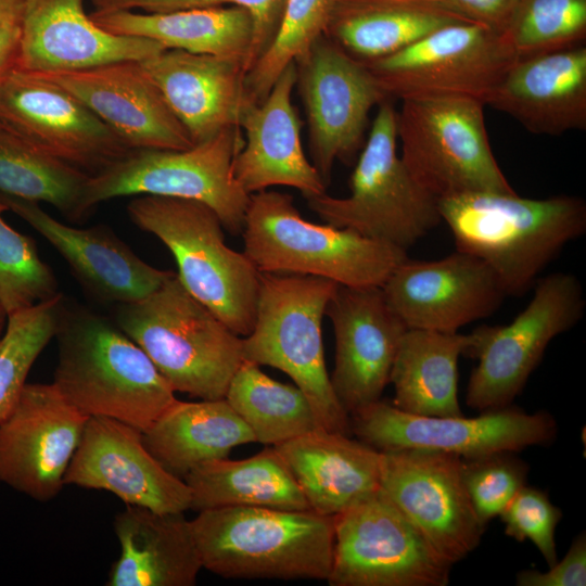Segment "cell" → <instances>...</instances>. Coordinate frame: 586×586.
Wrapping results in <instances>:
<instances>
[{"mask_svg":"<svg viewBox=\"0 0 586 586\" xmlns=\"http://www.w3.org/2000/svg\"><path fill=\"white\" fill-rule=\"evenodd\" d=\"M456 23L475 22L446 0H335L324 36L366 63Z\"/></svg>","mask_w":586,"mask_h":586,"instance_id":"obj_30","label":"cell"},{"mask_svg":"<svg viewBox=\"0 0 586 586\" xmlns=\"http://www.w3.org/2000/svg\"><path fill=\"white\" fill-rule=\"evenodd\" d=\"M462 479L472 506L485 525L525 485L528 464L511 451L461 458Z\"/></svg>","mask_w":586,"mask_h":586,"instance_id":"obj_41","label":"cell"},{"mask_svg":"<svg viewBox=\"0 0 586 586\" xmlns=\"http://www.w3.org/2000/svg\"><path fill=\"white\" fill-rule=\"evenodd\" d=\"M294 64L310 162L328 182L336 161L349 163L360 152L371 110L390 98L364 63L324 35Z\"/></svg>","mask_w":586,"mask_h":586,"instance_id":"obj_15","label":"cell"},{"mask_svg":"<svg viewBox=\"0 0 586 586\" xmlns=\"http://www.w3.org/2000/svg\"><path fill=\"white\" fill-rule=\"evenodd\" d=\"M191 509L265 507L310 510L301 488L273 446L240 460L213 459L184 477Z\"/></svg>","mask_w":586,"mask_h":586,"instance_id":"obj_34","label":"cell"},{"mask_svg":"<svg viewBox=\"0 0 586 586\" xmlns=\"http://www.w3.org/2000/svg\"><path fill=\"white\" fill-rule=\"evenodd\" d=\"M202 568L227 578L327 581L334 517L313 510L222 507L191 521Z\"/></svg>","mask_w":586,"mask_h":586,"instance_id":"obj_3","label":"cell"},{"mask_svg":"<svg viewBox=\"0 0 586 586\" xmlns=\"http://www.w3.org/2000/svg\"><path fill=\"white\" fill-rule=\"evenodd\" d=\"M88 418L53 383H26L0 423V481L39 501L58 496Z\"/></svg>","mask_w":586,"mask_h":586,"instance_id":"obj_18","label":"cell"},{"mask_svg":"<svg viewBox=\"0 0 586 586\" xmlns=\"http://www.w3.org/2000/svg\"><path fill=\"white\" fill-rule=\"evenodd\" d=\"M0 202V302L8 315L48 301L58 294V281L27 235L3 219Z\"/></svg>","mask_w":586,"mask_h":586,"instance_id":"obj_40","label":"cell"},{"mask_svg":"<svg viewBox=\"0 0 586 586\" xmlns=\"http://www.w3.org/2000/svg\"><path fill=\"white\" fill-rule=\"evenodd\" d=\"M54 337L53 384L87 417L112 418L144 431L175 391L115 322L64 301Z\"/></svg>","mask_w":586,"mask_h":586,"instance_id":"obj_2","label":"cell"},{"mask_svg":"<svg viewBox=\"0 0 586 586\" xmlns=\"http://www.w3.org/2000/svg\"><path fill=\"white\" fill-rule=\"evenodd\" d=\"M244 254L260 273L329 279L346 286H382L407 251L349 228L305 219L292 195L250 194L242 230Z\"/></svg>","mask_w":586,"mask_h":586,"instance_id":"obj_4","label":"cell"},{"mask_svg":"<svg viewBox=\"0 0 586 586\" xmlns=\"http://www.w3.org/2000/svg\"><path fill=\"white\" fill-rule=\"evenodd\" d=\"M501 34L518 59L584 44L586 0H520Z\"/></svg>","mask_w":586,"mask_h":586,"instance_id":"obj_39","label":"cell"},{"mask_svg":"<svg viewBox=\"0 0 586 586\" xmlns=\"http://www.w3.org/2000/svg\"><path fill=\"white\" fill-rule=\"evenodd\" d=\"M517 60L501 33L480 23H456L364 64L388 98L464 97L486 105Z\"/></svg>","mask_w":586,"mask_h":586,"instance_id":"obj_13","label":"cell"},{"mask_svg":"<svg viewBox=\"0 0 586 586\" xmlns=\"http://www.w3.org/2000/svg\"><path fill=\"white\" fill-rule=\"evenodd\" d=\"M64 485L111 492L126 505L184 512L191 491L146 449L142 431L106 417H89Z\"/></svg>","mask_w":586,"mask_h":586,"instance_id":"obj_21","label":"cell"},{"mask_svg":"<svg viewBox=\"0 0 586 586\" xmlns=\"http://www.w3.org/2000/svg\"><path fill=\"white\" fill-rule=\"evenodd\" d=\"M337 285L321 277L260 273L255 320L242 336V354L288 374L321 426L348 435L351 417L332 388L322 342V320Z\"/></svg>","mask_w":586,"mask_h":586,"instance_id":"obj_7","label":"cell"},{"mask_svg":"<svg viewBox=\"0 0 586 586\" xmlns=\"http://www.w3.org/2000/svg\"><path fill=\"white\" fill-rule=\"evenodd\" d=\"M8 319H9V315H8L5 308L3 307V305L0 302V340L2 339V336H3L4 332H5L7 324H8Z\"/></svg>","mask_w":586,"mask_h":586,"instance_id":"obj_48","label":"cell"},{"mask_svg":"<svg viewBox=\"0 0 586 586\" xmlns=\"http://www.w3.org/2000/svg\"><path fill=\"white\" fill-rule=\"evenodd\" d=\"M535 135L586 128V47L518 59L486 100Z\"/></svg>","mask_w":586,"mask_h":586,"instance_id":"obj_27","label":"cell"},{"mask_svg":"<svg viewBox=\"0 0 586 586\" xmlns=\"http://www.w3.org/2000/svg\"><path fill=\"white\" fill-rule=\"evenodd\" d=\"M457 251L483 260L508 295H523L564 246L586 231L579 196L470 192L438 200Z\"/></svg>","mask_w":586,"mask_h":586,"instance_id":"obj_1","label":"cell"},{"mask_svg":"<svg viewBox=\"0 0 586 586\" xmlns=\"http://www.w3.org/2000/svg\"><path fill=\"white\" fill-rule=\"evenodd\" d=\"M114 322L175 392L225 398L244 360L242 336L193 297L176 273L145 297L119 304Z\"/></svg>","mask_w":586,"mask_h":586,"instance_id":"obj_5","label":"cell"},{"mask_svg":"<svg viewBox=\"0 0 586 586\" xmlns=\"http://www.w3.org/2000/svg\"><path fill=\"white\" fill-rule=\"evenodd\" d=\"M144 446L171 474L183 477L198 464L227 458L255 436L226 398H176L144 431Z\"/></svg>","mask_w":586,"mask_h":586,"instance_id":"obj_32","label":"cell"},{"mask_svg":"<svg viewBox=\"0 0 586 586\" xmlns=\"http://www.w3.org/2000/svg\"><path fill=\"white\" fill-rule=\"evenodd\" d=\"M243 144L238 126L184 150L133 149L89 175L84 215L97 204L129 195L194 200L213 208L232 234L242 233L250 194L237 182L232 164Z\"/></svg>","mask_w":586,"mask_h":586,"instance_id":"obj_10","label":"cell"},{"mask_svg":"<svg viewBox=\"0 0 586 586\" xmlns=\"http://www.w3.org/2000/svg\"><path fill=\"white\" fill-rule=\"evenodd\" d=\"M380 453V488L432 547L451 564L472 552L486 525L466 489L461 458L426 449Z\"/></svg>","mask_w":586,"mask_h":586,"instance_id":"obj_17","label":"cell"},{"mask_svg":"<svg viewBox=\"0 0 586 586\" xmlns=\"http://www.w3.org/2000/svg\"><path fill=\"white\" fill-rule=\"evenodd\" d=\"M295 82L293 62L266 98L249 104L241 115L243 144L233 160L232 173L249 194L276 186L294 188L305 198L326 193L327 182L302 146L301 122L292 103Z\"/></svg>","mask_w":586,"mask_h":586,"instance_id":"obj_25","label":"cell"},{"mask_svg":"<svg viewBox=\"0 0 586 586\" xmlns=\"http://www.w3.org/2000/svg\"><path fill=\"white\" fill-rule=\"evenodd\" d=\"M583 285L572 273L553 272L535 282L526 307L506 326H481L470 334L466 356L477 360L466 404L479 412L512 404L550 342L583 317Z\"/></svg>","mask_w":586,"mask_h":586,"instance_id":"obj_11","label":"cell"},{"mask_svg":"<svg viewBox=\"0 0 586 586\" xmlns=\"http://www.w3.org/2000/svg\"><path fill=\"white\" fill-rule=\"evenodd\" d=\"M89 175L49 156L0 128V192L46 202L71 219L84 216L81 200Z\"/></svg>","mask_w":586,"mask_h":586,"instance_id":"obj_36","label":"cell"},{"mask_svg":"<svg viewBox=\"0 0 586 586\" xmlns=\"http://www.w3.org/2000/svg\"><path fill=\"white\" fill-rule=\"evenodd\" d=\"M484 106L464 97H421L402 100L396 110L399 156L413 179L437 200L470 192H515L489 145Z\"/></svg>","mask_w":586,"mask_h":586,"instance_id":"obj_9","label":"cell"},{"mask_svg":"<svg viewBox=\"0 0 586 586\" xmlns=\"http://www.w3.org/2000/svg\"><path fill=\"white\" fill-rule=\"evenodd\" d=\"M326 316L333 326L332 388L349 413L381 398L408 329L385 301L381 286L337 285Z\"/></svg>","mask_w":586,"mask_h":586,"instance_id":"obj_20","label":"cell"},{"mask_svg":"<svg viewBox=\"0 0 586 586\" xmlns=\"http://www.w3.org/2000/svg\"><path fill=\"white\" fill-rule=\"evenodd\" d=\"M335 0H286L277 34L246 72L250 103H260L275 81L298 56L324 35Z\"/></svg>","mask_w":586,"mask_h":586,"instance_id":"obj_38","label":"cell"},{"mask_svg":"<svg viewBox=\"0 0 586 586\" xmlns=\"http://www.w3.org/2000/svg\"><path fill=\"white\" fill-rule=\"evenodd\" d=\"M133 225L173 254L186 290L240 336L253 328L260 272L244 252L229 247L208 205L187 199L137 195L127 205Z\"/></svg>","mask_w":586,"mask_h":586,"instance_id":"obj_6","label":"cell"},{"mask_svg":"<svg viewBox=\"0 0 586 586\" xmlns=\"http://www.w3.org/2000/svg\"><path fill=\"white\" fill-rule=\"evenodd\" d=\"M38 74L76 97L131 150H184L193 145L139 61Z\"/></svg>","mask_w":586,"mask_h":586,"instance_id":"obj_23","label":"cell"},{"mask_svg":"<svg viewBox=\"0 0 586 586\" xmlns=\"http://www.w3.org/2000/svg\"><path fill=\"white\" fill-rule=\"evenodd\" d=\"M314 512L335 517L380 489L381 453L324 429L275 445Z\"/></svg>","mask_w":586,"mask_h":586,"instance_id":"obj_28","label":"cell"},{"mask_svg":"<svg viewBox=\"0 0 586 586\" xmlns=\"http://www.w3.org/2000/svg\"><path fill=\"white\" fill-rule=\"evenodd\" d=\"M92 21L116 35L138 36L165 49L241 59L246 68L254 40L252 15L240 7L195 8L161 13L93 11Z\"/></svg>","mask_w":586,"mask_h":586,"instance_id":"obj_31","label":"cell"},{"mask_svg":"<svg viewBox=\"0 0 586 586\" xmlns=\"http://www.w3.org/2000/svg\"><path fill=\"white\" fill-rule=\"evenodd\" d=\"M20 0H0V24L18 23Z\"/></svg>","mask_w":586,"mask_h":586,"instance_id":"obj_47","label":"cell"},{"mask_svg":"<svg viewBox=\"0 0 586 586\" xmlns=\"http://www.w3.org/2000/svg\"><path fill=\"white\" fill-rule=\"evenodd\" d=\"M349 417L352 433L379 451L426 449L474 458L546 446L558 434L557 421L549 412L527 413L512 404L475 417H425L380 398Z\"/></svg>","mask_w":586,"mask_h":586,"instance_id":"obj_14","label":"cell"},{"mask_svg":"<svg viewBox=\"0 0 586 586\" xmlns=\"http://www.w3.org/2000/svg\"><path fill=\"white\" fill-rule=\"evenodd\" d=\"M225 398L256 443L275 446L323 429L302 390L270 378L246 360L233 374Z\"/></svg>","mask_w":586,"mask_h":586,"instance_id":"obj_35","label":"cell"},{"mask_svg":"<svg viewBox=\"0 0 586 586\" xmlns=\"http://www.w3.org/2000/svg\"><path fill=\"white\" fill-rule=\"evenodd\" d=\"M120 545L109 586H192L202 562L183 512L126 505L114 519Z\"/></svg>","mask_w":586,"mask_h":586,"instance_id":"obj_29","label":"cell"},{"mask_svg":"<svg viewBox=\"0 0 586 586\" xmlns=\"http://www.w3.org/2000/svg\"><path fill=\"white\" fill-rule=\"evenodd\" d=\"M0 202L40 233L84 289L101 302L119 305L141 300L175 273L145 263L105 226L71 227L37 202L1 192Z\"/></svg>","mask_w":586,"mask_h":586,"instance_id":"obj_24","label":"cell"},{"mask_svg":"<svg viewBox=\"0 0 586 586\" xmlns=\"http://www.w3.org/2000/svg\"><path fill=\"white\" fill-rule=\"evenodd\" d=\"M475 23L502 33L520 0H446Z\"/></svg>","mask_w":586,"mask_h":586,"instance_id":"obj_45","label":"cell"},{"mask_svg":"<svg viewBox=\"0 0 586 586\" xmlns=\"http://www.w3.org/2000/svg\"><path fill=\"white\" fill-rule=\"evenodd\" d=\"M545 572L522 570L515 575L518 586H585L586 585V535L579 533L560 560Z\"/></svg>","mask_w":586,"mask_h":586,"instance_id":"obj_44","label":"cell"},{"mask_svg":"<svg viewBox=\"0 0 586 586\" xmlns=\"http://www.w3.org/2000/svg\"><path fill=\"white\" fill-rule=\"evenodd\" d=\"M17 68L61 73L119 61H142L165 47L138 36L116 35L98 26L84 0H20Z\"/></svg>","mask_w":586,"mask_h":586,"instance_id":"obj_22","label":"cell"},{"mask_svg":"<svg viewBox=\"0 0 586 586\" xmlns=\"http://www.w3.org/2000/svg\"><path fill=\"white\" fill-rule=\"evenodd\" d=\"M64 301L60 293L9 315L0 340V423L15 407L34 362L54 337Z\"/></svg>","mask_w":586,"mask_h":586,"instance_id":"obj_37","label":"cell"},{"mask_svg":"<svg viewBox=\"0 0 586 586\" xmlns=\"http://www.w3.org/2000/svg\"><path fill=\"white\" fill-rule=\"evenodd\" d=\"M381 289L408 329L448 333L493 315L507 296L483 260L459 251L434 260L407 258Z\"/></svg>","mask_w":586,"mask_h":586,"instance_id":"obj_19","label":"cell"},{"mask_svg":"<svg viewBox=\"0 0 586 586\" xmlns=\"http://www.w3.org/2000/svg\"><path fill=\"white\" fill-rule=\"evenodd\" d=\"M396 110L378 105L371 129L349 178V194L305 198L326 224L349 228L405 251L441 221L438 200L410 175L397 154Z\"/></svg>","mask_w":586,"mask_h":586,"instance_id":"obj_8","label":"cell"},{"mask_svg":"<svg viewBox=\"0 0 586 586\" xmlns=\"http://www.w3.org/2000/svg\"><path fill=\"white\" fill-rule=\"evenodd\" d=\"M286 0H91L95 11L139 10L146 13L170 12L195 8L240 7L254 22V40L247 71L272 42L281 22Z\"/></svg>","mask_w":586,"mask_h":586,"instance_id":"obj_42","label":"cell"},{"mask_svg":"<svg viewBox=\"0 0 586 586\" xmlns=\"http://www.w3.org/2000/svg\"><path fill=\"white\" fill-rule=\"evenodd\" d=\"M471 341L470 333L407 329L391 371L392 404L417 416H463L458 400V360Z\"/></svg>","mask_w":586,"mask_h":586,"instance_id":"obj_33","label":"cell"},{"mask_svg":"<svg viewBox=\"0 0 586 586\" xmlns=\"http://www.w3.org/2000/svg\"><path fill=\"white\" fill-rule=\"evenodd\" d=\"M0 128L88 175L131 150L66 89L17 67L0 80Z\"/></svg>","mask_w":586,"mask_h":586,"instance_id":"obj_16","label":"cell"},{"mask_svg":"<svg viewBox=\"0 0 586 586\" xmlns=\"http://www.w3.org/2000/svg\"><path fill=\"white\" fill-rule=\"evenodd\" d=\"M18 23L0 24V80L18 65Z\"/></svg>","mask_w":586,"mask_h":586,"instance_id":"obj_46","label":"cell"},{"mask_svg":"<svg viewBox=\"0 0 586 586\" xmlns=\"http://www.w3.org/2000/svg\"><path fill=\"white\" fill-rule=\"evenodd\" d=\"M505 534L518 542L531 540L548 566L557 559L556 528L562 511L547 493L524 485L499 514Z\"/></svg>","mask_w":586,"mask_h":586,"instance_id":"obj_43","label":"cell"},{"mask_svg":"<svg viewBox=\"0 0 586 586\" xmlns=\"http://www.w3.org/2000/svg\"><path fill=\"white\" fill-rule=\"evenodd\" d=\"M453 565L381 488L334 517L330 586H446Z\"/></svg>","mask_w":586,"mask_h":586,"instance_id":"obj_12","label":"cell"},{"mask_svg":"<svg viewBox=\"0 0 586 586\" xmlns=\"http://www.w3.org/2000/svg\"><path fill=\"white\" fill-rule=\"evenodd\" d=\"M182 124L193 145L238 126L246 97V64L241 59L165 49L139 61Z\"/></svg>","mask_w":586,"mask_h":586,"instance_id":"obj_26","label":"cell"}]
</instances>
